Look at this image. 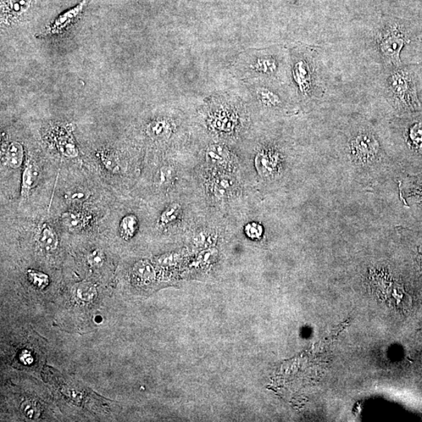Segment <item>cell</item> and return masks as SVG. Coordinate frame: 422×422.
I'll return each mask as SVG.
<instances>
[{"mask_svg":"<svg viewBox=\"0 0 422 422\" xmlns=\"http://www.w3.org/2000/svg\"><path fill=\"white\" fill-rule=\"evenodd\" d=\"M349 162L360 171H369L381 163L383 151L375 133L369 129H359L349 136L347 145Z\"/></svg>","mask_w":422,"mask_h":422,"instance_id":"1","label":"cell"},{"mask_svg":"<svg viewBox=\"0 0 422 422\" xmlns=\"http://www.w3.org/2000/svg\"><path fill=\"white\" fill-rule=\"evenodd\" d=\"M407 32L399 22H386L377 32L376 43L381 57L386 64L392 69L399 68L401 65L399 54L407 43Z\"/></svg>","mask_w":422,"mask_h":422,"instance_id":"2","label":"cell"},{"mask_svg":"<svg viewBox=\"0 0 422 422\" xmlns=\"http://www.w3.org/2000/svg\"><path fill=\"white\" fill-rule=\"evenodd\" d=\"M387 90L398 107L410 110L421 108L412 73L399 68L393 69L387 77Z\"/></svg>","mask_w":422,"mask_h":422,"instance_id":"3","label":"cell"},{"mask_svg":"<svg viewBox=\"0 0 422 422\" xmlns=\"http://www.w3.org/2000/svg\"><path fill=\"white\" fill-rule=\"evenodd\" d=\"M292 77L294 85L303 98L312 97L316 88L314 69L312 61L308 58H294L292 66Z\"/></svg>","mask_w":422,"mask_h":422,"instance_id":"4","label":"cell"},{"mask_svg":"<svg viewBox=\"0 0 422 422\" xmlns=\"http://www.w3.org/2000/svg\"><path fill=\"white\" fill-rule=\"evenodd\" d=\"M90 0H82L75 8L66 11L55 18L51 25H49L41 34V37H49L61 34L73 26L81 18L83 11L86 8Z\"/></svg>","mask_w":422,"mask_h":422,"instance_id":"5","label":"cell"},{"mask_svg":"<svg viewBox=\"0 0 422 422\" xmlns=\"http://www.w3.org/2000/svg\"><path fill=\"white\" fill-rule=\"evenodd\" d=\"M279 62L273 55L259 54L251 59L247 68L253 73L264 76H273L279 70Z\"/></svg>","mask_w":422,"mask_h":422,"instance_id":"6","label":"cell"},{"mask_svg":"<svg viewBox=\"0 0 422 422\" xmlns=\"http://www.w3.org/2000/svg\"><path fill=\"white\" fill-rule=\"evenodd\" d=\"M279 153L274 151H264L258 153L256 158V166L260 173L269 177L275 175L280 164Z\"/></svg>","mask_w":422,"mask_h":422,"instance_id":"7","label":"cell"},{"mask_svg":"<svg viewBox=\"0 0 422 422\" xmlns=\"http://www.w3.org/2000/svg\"><path fill=\"white\" fill-rule=\"evenodd\" d=\"M257 97L260 103L269 108H280L284 102L279 93L265 86L257 88Z\"/></svg>","mask_w":422,"mask_h":422,"instance_id":"8","label":"cell"},{"mask_svg":"<svg viewBox=\"0 0 422 422\" xmlns=\"http://www.w3.org/2000/svg\"><path fill=\"white\" fill-rule=\"evenodd\" d=\"M90 219V216L79 211H70L61 216L64 225L71 231H80L84 227Z\"/></svg>","mask_w":422,"mask_h":422,"instance_id":"9","label":"cell"},{"mask_svg":"<svg viewBox=\"0 0 422 422\" xmlns=\"http://www.w3.org/2000/svg\"><path fill=\"white\" fill-rule=\"evenodd\" d=\"M38 170L37 166L27 164L22 175L21 195L29 197L30 191L37 184L38 179Z\"/></svg>","mask_w":422,"mask_h":422,"instance_id":"10","label":"cell"},{"mask_svg":"<svg viewBox=\"0 0 422 422\" xmlns=\"http://www.w3.org/2000/svg\"><path fill=\"white\" fill-rule=\"evenodd\" d=\"M38 243L42 248L51 252L57 249L59 245V238L57 233L48 225H44L38 234Z\"/></svg>","mask_w":422,"mask_h":422,"instance_id":"11","label":"cell"},{"mask_svg":"<svg viewBox=\"0 0 422 422\" xmlns=\"http://www.w3.org/2000/svg\"><path fill=\"white\" fill-rule=\"evenodd\" d=\"M72 293L75 298L82 303H90L97 295L96 287L90 282H81L75 285L72 288Z\"/></svg>","mask_w":422,"mask_h":422,"instance_id":"12","label":"cell"},{"mask_svg":"<svg viewBox=\"0 0 422 422\" xmlns=\"http://www.w3.org/2000/svg\"><path fill=\"white\" fill-rule=\"evenodd\" d=\"M24 149L19 142L10 143L5 153V162L13 169H18L23 162Z\"/></svg>","mask_w":422,"mask_h":422,"instance_id":"13","label":"cell"},{"mask_svg":"<svg viewBox=\"0 0 422 422\" xmlns=\"http://www.w3.org/2000/svg\"><path fill=\"white\" fill-rule=\"evenodd\" d=\"M404 190L405 197H413L422 203V173L408 177L405 181Z\"/></svg>","mask_w":422,"mask_h":422,"instance_id":"14","label":"cell"},{"mask_svg":"<svg viewBox=\"0 0 422 422\" xmlns=\"http://www.w3.org/2000/svg\"><path fill=\"white\" fill-rule=\"evenodd\" d=\"M207 159L216 165H226L230 161V154L224 147L212 146L207 151Z\"/></svg>","mask_w":422,"mask_h":422,"instance_id":"15","label":"cell"},{"mask_svg":"<svg viewBox=\"0 0 422 422\" xmlns=\"http://www.w3.org/2000/svg\"><path fill=\"white\" fill-rule=\"evenodd\" d=\"M138 229V220L134 215H127L121 220L120 224V232L122 238L125 240H129L136 235Z\"/></svg>","mask_w":422,"mask_h":422,"instance_id":"16","label":"cell"},{"mask_svg":"<svg viewBox=\"0 0 422 422\" xmlns=\"http://www.w3.org/2000/svg\"><path fill=\"white\" fill-rule=\"evenodd\" d=\"M147 132L148 134L153 138H164L170 134V127L166 121H155L148 127Z\"/></svg>","mask_w":422,"mask_h":422,"instance_id":"17","label":"cell"},{"mask_svg":"<svg viewBox=\"0 0 422 422\" xmlns=\"http://www.w3.org/2000/svg\"><path fill=\"white\" fill-rule=\"evenodd\" d=\"M31 0H5V9L11 16L24 13L29 8Z\"/></svg>","mask_w":422,"mask_h":422,"instance_id":"18","label":"cell"},{"mask_svg":"<svg viewBox=\"0 0 422 422\" xmlns=\"http://www.w3.org/2000/svg\"><path fill=\"white\" fill-rule=\"evenodd\" d=\"M134 275L142 282L151 281L154 275L152 266L148 263L140 262L136 264L133 269Z\"/></svg>","mask_w":422,"mask_h":422,"instance_id":"19","label":"cell"},{"mask_svg":"<svg viewBox=\"0 0 422 422\" xmlns=\"http://www.w3.org/2000/svg\"><path fill=\"white\" fill-rule=\"evenodd\" d=\"M232 119H230V114L227 112H221L218 116H214L213 120V126L216 129L220 131H229L233 125Z\"/></svg>","mask_w":422,"mask_h":422,"instance_id":"20","label":"cell"},{"mask_svg":"<svg viewBox=\"0 0 422 422\" xmlns=\"http://www.w3.org/2000/svg\"><path fill=\"white\" fill-rule=\"evenodd\" d=\"M27 276L33 285L37 288H43L49 285V277L42 272L35 270L27 271Z\"/></svg>","mask_w":422,"mask_h":422,"instance_id":"21","label":"cell"},{"mask_svg":"<svg viewBox=\"0 0 422 422\" xmlns=\"http://www.w3.org/2000/svg\"><path fill=\"white\" fill-rule=\"evenodd\" d=\"M180 208L179 205H172L171 207L166 209L164 212L160 216V222L162 224L168 225L171 222H173L177 220V216L180 214Z\"/></svg>","mask_w":422,"mask_h":422,"instance_id":"22","label":"cell"},{"mask_svg":"<svg viewBox=\"0 0 422 422\" xmlns=\"http://www.w3.org/2000/svg\"><path fill=\"white\" fill-rule=\"evenodd\" d=\"M59 148L61 153L64 154V156L69 158H75L77 155V151L73 143V141L69 140V138H64L59 143Z\"/></svg>","mask_w":422,"mask_h":422,"instance_id":"23","label":"cell"},{"mask_svg":"<svg viewBox=\"0 0 422 422\" xmlns=\"http://www.w3.org/2000/svg\"><path fill=\"white\" fill-rule=\"evenodd\" d=\"M105 262V254L101 249H97L88 255V262L92 268L99 269Z\"/></svg>","mask_w":422,"mask_h":422,"instance_id":"24","label":"cell"},{"mask_svg":"<svg viewBox=\"0 0 422 422\" xmlns=\"http://www.w3.org/2000/svg\"><path fill=\"white\" fill-rule=\"evenodd\" d=\"M174 170L171 166H164L158 173V182L160 186H166L173 179Z\"/></svg>","mask_w":422,"mask_h":422,"instance_id":"25","label":"cell"},{"mask_svg":"<svg viewBox=\"0 0 422 422\" xmlns=\"http://www.w3.org/2000/svg\"><path fill=\"white\" fill-rule=\"evenodd\" d=\"M410 140L415 146L422 147V122L415 124L410 130Z\"/></svg>","mask_w":422,"mask_h":422,"instance_id":"26","label":"cell"},{"mask_svg":"<svg viewBox=\"0 0 422 422\" xmlns=\"http://www.w3.org/2000/svg\"><path fill=\"white\" fill-rule=\"evenodd\" d=\"M230 180V179H227V177H225L216 179L215 182L216 192H219L221 195H225L227 192H229L232 186V182Z\"/></svg>","mask_w":422,"mask_h":422,"instance_id":"27","label":"cell"},{"mask_svg":"<svg viewBox=\"0 0 422 422\" xmlns=\"http://www.w3.org/2000/svg\"><path fill=\"white\" fill-rule=\"evenodd\" d=\"M101 159L103 161V164L106 166V169H108L110 171H119V163L116 162V159L113 156V155L103 153L101 155Z\"/></svg>","mask_w":422,"mask_h":422,"instance_id":"28","label":"cell"},{"mask_svg":"<svg viewBox=\"0 0 422 422\" xmlns=\"http://www.w3.org/2000/svg\"><path fill=\"white\" fill-rule=\"evenodd\" d=\"M246 232L249 237L258 238L263 233L262 227L257 223L249 224L246 227Z\"/></svg>","mask_w":422,"mask_h":422,"instance_id":"29","label":"cell"},{"mask_svg":"<svg viewBox=\"0 0 422 422\" xmlns=\"http://www.w3.org/2000/svg\"><path fill=\"white\" fill-rule=\"evenodd\" d=\"M23 412L27 418L36 419L40 414V410L34 403L27 402L23 405Z\"/></svg>","mask_w":422,"mask_h":422,"instance_id":"30","label":"cell"},{"mask_svg":"<svg viewBox=\"0 0 422 422\" xmlns=\"http://www.w3.org/2000/svg\"><path fill=\"white\" fill-rule=\"evenodd\" d=\"M87 198L86 193L82 191H75L71 194L69 199L73 202H82Z\"/></svg>","mask_w":422,"mask_h":422,"instance_id":"31","label":"cell"}]
</instances>
